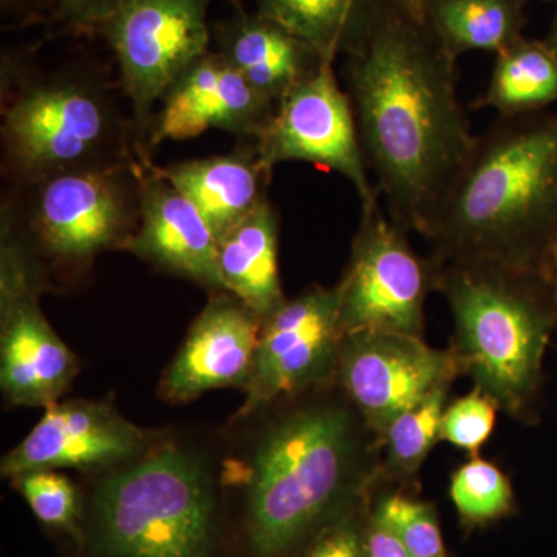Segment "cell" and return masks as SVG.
Returning <instances> with one entry per match:
<instances>
[{
  "mask_svg": "<svg viewBox=\"0 0 557 557\" xmlns=\"http://www.w3.org/2000/svg\"><path fill=\"white\" fill-rule=\"evenodd\" d=\"M346 91L380 199L423 233L475 137L458 100L457 60L418 0H368L346 51Z\"/></svg>",
  "mask_w": 557,
  "mask_h": 557,
  "instance_id": "6da1fadb",
  "label": "cell"
},
{
  "mask_svg": "<svg viewBox=\"0 0 557 557\" xmlns=\"http://www.w3.org/2000/svg\"><path fill=\"white\" fill-rule=\"evenodd\" d=\"M421 236L437 262L542 269L557 240V112L497 116Z\"/></svg>",
  "mask_w": 557,
  "mask_h": 557,
  "instance_id": "7a4b0ae2",
  "label": "cell"
},
{
  "mask_svg": "<svg viewBox=\"0 0 557 557\" xmlns=\"http://www.w3.org/2000/svg\"><path fill=\"white\" fill-rule=\"evenodd\" d=\"M383 442L351 405L304 406L260 442L248 482L256 557H282L381 483Z\"/></svg>",
  "mask_w": 557,
  "mask_h": 557,
  "instance_id": "3957f363",
  "label": "cell"
},
{
  "mask_svg": "<svg viewBox=\"0 0 557 557\" xmlns=\"http://www.w3.org/2000/svg\"><path fill=\"white\" fill-rule=\"evenodd\" d=\"M434 262L435 292L453 313L449 348L461 373L509 417L534 423L545 354L557 329V285L539 267Z\"/></svg>",
  "mask_w": 557,
  "mask_h": 557,
  "instance_id": "277c9868",
  "label": "cell"
},
{
  "mask_svg": "<svg viewBox=\"0 0 557 557\" xmlns=\"http://www.w3.org/2000/svg\"><path fill=\"white\" fill-rule=\"evenodd\" d=\"M2 148L5 171L21 185L149 159L109 91L75 75L36 81L3 104Z\"/></svg>",
  "mask_w": 557,
  "mask_h": 557,
  "instance_id": "5b68a950",
  "label": "cell"
},
{
  "mask_svg": "<svg viewBox=\"0 0 557 557\" xmlns=\"http://www.w3.org/2000/svg\"><path fill=\"white\" fill-rule=\"evenodd\" d=\"M212 518L203 468L174 446L104 480L94 497L95 537L104 557H209Z\"/></svg>",
  "mask_w": 557,
  "mask_h": 557,
  "instance_id": "8992f818",
  "label": "cell"
},
{
  "mask_svg": "<svg viewBox=\"0 0 557 557\" xmlns=\"http://www.w3.org/2000/svg\"><path fill=\"white\" fill-rule=\"evenodd\" d=\"M146 160L27 183V225L40 249L81 265L108 249L127 248L138 228Z\"/></svg>",
  "mask_w": 557,
  "mask_h": 557,
  "instance_id": "52a82bcc",
  "label": "cell"
},
{
  "mask_svg": "<svg viewBox=\"0 0 557 557\" xmlns=\"http://www.w3.org/2000/svg\"><path fill=\"white\" fill-rule=\"evenodd\" d=\"M344 336L358 332H397L421 336L424 306L435 292V262L421 258L409 233L381 205L361 209L350 260L338 285Z\"/></svg>",
  "mask_w": 557,
  "mask_h": 557,
  "instance_id": "ba28073f",
  "label": "cell"
},
{
  "mask_svg": "<svg viewBox=\"0 0 557 557\" xmlns=\"http://www.w3.org/2000/svg\"><path fill=\"white\" fill-rule=\"evenodd\" d=\"M40 293L39 263L2 212L0 384L13 405L47 409L67 391L78 361L40 310Z\"/></svg>",
  "mask_w": 557,
  "mask_h": 557,
  "instance_id": "9c48e42d",
  "label": "cell"
},
{
  "mask_svg": "<svg viewBox=\"0 0 557 557\" xmlns=\"http://www.w3.org/2000/svg\"><path fill=\"white\" fill-rule=\"evenodd\" d=\"M212 0H127L101 28L119 62L134 129L146 153L153 109L166 91L208 53ZM148 156V153H146Z\"/></svg>",
  "mask_w": 557,
  "mask_h": 557,
  "instance_id": "30bf717a",
  "label": "cell"
},
{
  "mask_svg": "<svg viewBox=\"0 0 557 557\" xmlns=\"http://www.w3.org/2000/svg\"><path fill=\"white\" fill-rule=\"evenodd\" d=\"M252 146L270 174L277 164L304 161L346 178L357 190L361 209L380 205L354 109L336 78L335 62H322L277 102L269 126Z\"/></svg>",
  "mask_w": 557,
  "mask_h": 557,
  "instance_id": "8fae6325",
  "label": "cell"
},
{
  "mask_svg": "<svg viewBox=\"0 0 557 557\" xmlns=\"http://www.w3.org/2000/svg\"><path fill=\"white\" fill-rule=\"evenodd\" d=\"M344 332L338 288L311 287L262 322L240 416L277 398L336 383Z\"/></svg>",
  "mask_w": 557,
  "mask_h": 557,
  "instance_id": "7c38bea8",
  "label": "cell"
},
{
  "mask_svg": "<svg viewBox=\"0 0 557 557\" xmlns=\"http://www.w3.org/2000/svg\"><path fill=\"white\" fill-rule=\"evenodd\" d=\"M458 375L450 348L438 350L406 333L358 332L344 336L336 383L381 437L399 413Z\"/></svg>",
  "mask_w": 557,
  "mask_h": 557,
  "instance_id": "4fadbf2b",
  "label": "cell"
},
{
  "mask_svg": "<svg viewBox=\"0 0 557 557\" xmlns=\"http://www.w3.org/2000/svg\"><path fill=\"white\" fill-rule=\"evenodd\" d=\"M276 106L219 51H208L164 95L153 116L148 146L196 138L211 129L255 141L269 126Z\"/></svg>",
  "mask_w": 557,
  "mask_h": 557,
  "instance_id": "5bb4252c",
  "label": "cell"
},
{
  "mask_svg": "<svg viewBox=\"0 0 557 557\" xmlns=\"http://www.w3.org/2000/svg\"><path fill=\"white\" fill-rule=\"evenodd\" d=\"M146 442L141 429L108 405L54 403L16 448L2 458L7 478L25 472L110 467L137 456Z\"/></svg>",
  "mask_w": 557,
  "mask_h": 557,
  "instance_id": "9a60e30c",
  "label": "cell"
},
{
  "mask_svg": "<svg viewBox=\"0 0 557 557\" xmlns=\"http://www.w3.org/2000/svg\"><path fill=\"white\" fill-rule=\"evenodd\" d=\"M260 330L262 321L230 293L212 299L164 373V397L188 401L214 388L247 387Z\"/></svg>",
  "mask_w": 557,
  "mask_h": 557,
  "instance_id": "2e32d148",
  "label": "cell"
},
{
  "mask_svg": "<svg viewBox=\"0 0 557 557\" xmlns=\"http://www.w3.org/2000/svg\"><path fill=\"white\" fill-rule=\"evenodd\" d=\"M218 244L199 209L146 160L138 228L126 249L201 287L225 292L218 269Z\"/></svg>",
  "mask_w": 557,
  "mask_h": 557,
  "instance_id": "e0dca14e",
  "label": "cell"
},
{
  "mask_svg": "<svg viewBox=\"0 0 557 557\" xmlns=\"http://www.w3.org/2000/svg\"><path fill=\"white\" fill-rule=\"evenodd\" d=\"M219 53L260 94L277 102L322 64L306 44L276 22L237 13L214 28Z\"/></svg>",
  "mask_w": 557,
  "mask_h": 557,
  "instance_id": "ac0fdd59",
  "label": "cell"
},
{
  "mask_svg": "<svg viewBox=\"0 0 557 557\" xmlns=\"http://www.w3.org/2000/svg\"><path fill=\"white\" fill-rule=\"evenodd\" d=\"M153 168L199 209L218 242L269 199L267 186L271 174L259 163L252 145L226 156Z\"/></svg>",
  "mask_w": 557,
  "mask_h": 557,
  "instance_id": "d6986e66",
  "label": "cell"
},
{
  "mask_svg": "<svg viewBox=\"0 0 557 557\" xmlns=\"http://www.w3.org/2000/svg\"><path fill=\"white\" fill-rule=\"evenodd\" d=\"M218 269L225 292L260 321L284 306L287 298L278 274V218L269 199L220 237Z\"/></svg>",
  "mask_w": 557,
  "mask_h": 557,
  "instance_id": "ffe728a7",
  "label": "cell"
},
{
  "mask_svg": "<svg viewBox=\"0 0 557 557\" xmlns=\"http://www.w3.org/2000/svg\"><path fill=\"white\" fill-rule=\"evenodd\" d=\"M557 104V58L545 40L523 36L498 51L490 83L474 109L496 110L497 116H528Z\"/></svg>",
  "mask_w": 557,
  "mask_h": 557,
  "instance_id": "44dd1931",
  "label": "cell"
},
{
  "mask_svg": "<svg viewBox=\"0 0 557 557\" xmlns=\"http://www.w3.org/2000/svg\"><path fill=\"white\" fill-rule=\"evenodd\" d=\"M450 57L497 54L523 38L527 0H418Z\"/></svg>",
  "mask_w": 557,
  "mask_h": 557,
  "instance_id": "7402d4cb",
  "label": "cell"
},
{
  "mask_svg": "<svg viewBox=\"0 0 557 557\" xmlns=\"http://www.w3.org/2000/svg\"><path fill=\"white\" fill-rule=\"evenodd\" d=\"M256 11L276 22L321 58L335 62L357 32L368 0H252Z\"/></svg>",
  "mask_w": 557,
  "mask_h": 557,
  "instance_id": "603a6c76",
  "label": "cell"
},
{
  "mask_svg": "<svg viewBox=\"0 0 557 557\" xmlns=\"http://www.w3.org/2000/svg\"><path fill=\"white\" fill-rule=\"evenodd\" d=\"M449 388L450 383L434 388L388 424L381 435V482H416L421 465L440 440Z\"/></svg>",
  "mask_w": 557,
  "mask_h": 557,
  "instance_id": "cb8c5ba5",
  "label": "cell"
},
{
  "mask_svg": "<svg viewBox=\"0 0 557 557\" xmlns=\"http://www.w3.org/2000/svg\"><path fill=\"white\" fill-rule=\"evenodd\" d=\"M449 496L467 525H483L515 511L511 482L496 465L479 456L454 472Z\"/></svg>",
  "mask_w": 557,
  "mask_h": 557,
  "instance_id": "d4e9b609",
  "label": "cell"
},
{
  "mask_svg": "<svg viewBox=\"0 0 557 557\" xmlns=\"http://www.w3.org/2000/svg\"><path fill=\"white\" fill-rule=\"evenodd\" d=\"M373 518L386 527L412 557H448L437 512L428 502L401 491L376 502Z\"/></svg>",
  "mask_w": 557,
  "mask_h": 557,
  "instance_id": "484cf974",
  "label": "cell"
},
{
  "mask_svg": "<svg viewBox=\"0 0 557 557\" xmlns=\"http://www.w3.org/2000/svg\"><path fill=\"white\" fill-rule=\"evenodd\" d=\"M13 480L40 522L75 533L79 519V497L69 479L57 471L42 469L25 472Z\"/></svg>",
  "mask_w": 557,
  "mask_h": 557,
  "instance_id": "4316f807",
  "label": "cell"
},
{
  "mask_svg": "<svg viewBox=\"0 0 557 557\" xmlns=\"http://www.w3.org/2000/svg\"><path fill=\"white\" fill-rule=\"evenodd\" d=\"M497 410L498 406L493 399L480 388H472L468 395L446 406L440 440L467 450L472 457L478 456L493 434Z\"/></svg>",
  "mask_w": 557,
  "mask_h": 557,
  "instance_id": "83f0119b",
  "label": "cell"
},
{
  "mask_svg": "<svg viewBox=\"0 0 557 557\" xmlns=\"http://www.w3.org/2000/svg\"><path fill=\"white\" fill-rule=\"evenodd\" d=\"M358 507L322 527L302 557H364V525Z\"/></svg>",
  "mask_w": 557,
  "mask_h": 557,
  "instance_id": "f1b7e54d",
  "label": "cell"
},
{
  "mask_svg": "<svg viewBox=\"0 0 557 557\" xmlns=\"http://www.w3.org/2000/svg\"><path fill=\"white\" fill-rule=\"evenodd\" d=\"M127 0H58V13L76 30H101Z\"/></svg>",
  "mask_w": 557,
  "mask_h": 557,
  "instance_id": "f546056e",
  "label": "cell"
},
{
  "mask_svg": "<svg viewBox=\"0 0 557 557\" xmlns=\"http://www.w3.org/2000/svg\"><path fill=\"white\" fill-rule=\"evenodd\" d=\"M364 557H412L397 537L370 512L364 525Z\"/></svg>",
  "mask_w": 557,
  "mask_h": 557,
  "instance_id": "4dcf8cb0",
  "label": "cell"
},
{
  "mask_svg": "<svg viewBox=\"0 0 557 557\" xmlns=\"http://www.w3.org/2000/svg\"><path fill=\"white\" fill-rule=\"evenodd\" d=\"M542 269L545 270V273H547L548 276L552 277V281L557 285V240L555 242V245L549 248Z\"/></svg>",
  "mask_w": 557,
  "mask_h": 557,
  "instance_id": "1f68e13d",
  "label": "cell"
},
{
  "mask_svg": "<svg viewBox=\"0 0 557 557\" xmlns=\"http://www.w3.org/2000/svg\"><path fill=\"white\" fill-rule=\"evenodd\" d=\"M545 44H547L548 49L557 58V14L555 21H553L552 30H549L547 39H545Z\"/></svg>",
  "mask_w": 557,
  "mask_h": 557,
  "instance_id": "d6a6232c",
  "label": "cell"
},
{
  "mask_svg": "<svg viewBox=\"0 0 557 557\" xmlns=\"http://www.w3.org/2000/svg\"><path fill=\"white\" fill-rule=\"evenodd\" d=\"M2 3L3 9H5V7H11L13 3H20V0H2Z\"/></svg>",
  "mask_w": 557,
  "mask_h": 557,
  "instance_id": "836d02e7",
  "label": "cell"
},
{
  "mask_svg": "<svg viewBox=\"0 0 557 557\" xmlns=\"http://www.w3.org/2000/svg\"><path fill=\"white\" fill-rule=\"evenodd\" d=\"M552 2H557V0H552Z\"/></svg>",
  "mask_w": 557,
  "mask_h": 557,
  "instance_id": "e575fe53",
  "label": "cell"
}]
</instances>
